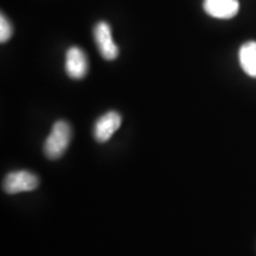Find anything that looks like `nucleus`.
Wrapping results in <instances>:
<instances>
[{
  "label": "nucleus",
  "mask_w": 256,
  "mask_h": 256,
  "mask_svg": "<svg viewBox=\"0 0 256 256\" xmlns=\"http://www.w3.org/2000/svg\"><path fill=\"white\" fill-rule=\"evenodd\" d=\"M204 11L214 18L230 19L238 14V0H204Z\"/></svg>",
  "instance_id": "6"
},
{
  "label": "nucleus",
  "mask_w": 256,
  "mask_h": 256,
  "mask_svg": "<svg viewBox=\"0 0 256 256\" xmlns=\"http://www.w3.org/2000/svg\"><path fill=\"white\" fill-rule=\"evenodd\" d=\"M12 32H14V28H12L11 23L4 14H2V18H0V40L2 43H5L11 38Z\"/></svg>",
  "instance_id": "8"
},
{
  "label": "nucleus",
  "mask_w": 256,
  "mask_h": 256,
  "mask_svg": "<svg viewBox=\"0 0 256 256\" xmlns=\"http://www.w3.org/2000/svg\"><path fill=\"white\" fill-rule=\"evenodd\" d=\"M38 178L28 171H16L8 174L4 182V188L8 194L32 191L38 186Z\"/></svg>",
  "instance_id": "3"
},
{
  "label": "nucleus",
  "mask_w": 256,
  "mask_h": 256,
  "mask_svg": "<svg viewBox=\"0 0 256 256\" xmlns=\"http://www.w3.org/2000/svg\"><path fill=\"white\" fill-rule=\"evenodd\" d=\"M72 140V128L66 121H57L50 136L44 144V152L48 158L57 159L63 156Z\"/></svg>",
  "instance_id": "1"
},
{
  "label": "nucleus",
  "mask_w": 256,
  "mask_h": 256,
  "mask_svg": "<svg viewBox=\"0 0 256 256\" xmlns=\"http://www.w3.org/2000/svg\"><path fill=\"white\" fill-rule=\"evenodd\" d=\"M121 126V116L116 112H108L102 115L94 128L95 139L100 142H106Z\"/></svg>",
  "instance_id": "5"
},
{
  "label": "nucleus",
  "mask_w": 256,
  "mask_h": 256,
  "mask_svg": "<svg viewBox=\"0 0 256 256\" xmlns=\"http://www.w3.org/2000/svg\"><path fill=\"white\" fill-rule=\"evenodd\" d=\"M240 63L250 78H256V42H247L240 49Z\"/></svg>",
  "instance_id": "7"
},
{
  "label": "nucleus",
  "mask_w": 256,
  "mask_h": 256,
  "mask_svg": "<svg viewBox=\"0 0 256 256\" xmlns=\"http://www.w3.org/2000/svg\"><path fill=\"white\" fill-rule=\"evenodd\" d=\"M94 40L98 52L107 60H113L119 55V49L114 43L112 28L106 22H100L94 28Z\"/></svg>",
  "instance_id": "2"
},
{
  "label": "nucleus",
  "mask_w": 256,
  "mask_h": 256,
  "mask_svg": "<svg viewBox=\"0 0 256 256\" xmlns=\"http://www.w3.org/2000/svg\"><path fill=\"white\" fill-rule=\"evenodd\" d=\"M66 70L72 78H84L88 72V60L84 51L78 46L70 48L66 56Z\"/></svg>",
  "instance_id": "4"
}]
</instances>
